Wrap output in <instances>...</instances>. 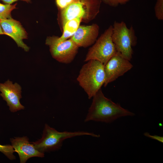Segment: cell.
Returning <instances> with one entry per match:
<instances>
[{
	"label": "cell",
	"instance_id": "6da1fadb",
	"mask_svg": "<svg viewBox=\"0 0 163 163\" xmlns=\"http://www.w3.org/2000/svg\"><path fill=\"white\" fill-rule=\"evenodd\" d=\"M93 97L92 102L84 120L85 122L93 121L110 123L120 117L133 116L135 115L106 97L101 88Z\"/></svg>",
	"mask_w": 163,
	"mask_h": 163
},
{
	"label": "cell",
	"instance_id": "7a4b0ae2",
	"mask_svg": "<svg viewBox=\"0 0 163 163\" xmlns=\"http://www.w3.org/2000/svg\"><path fill=\"white\" fill-rule=\"evenodd\" d=\"M88 61L82 66L77 80L90 99L104 85L105 74L102 63L93 59Z\"/></svg>",
	"mask_w": 163,
	"mask_h": 163
},
{
	"label": "cell",
	"instance_id": "3957f363",
	"mask_svg": "<svg viewBox=\"0 0 163 163\" xmlns=\"http://www.w3.org/2000/svg\"><path fill=\"white\" fill-rule=\"evenodd\" d=\"M102 0H73L64 9L60 10L62 28L68 21L80 18L82 22L88 23L99 14Z\"/></svg>",
	"mask_w": 163,
	"mask_h": 163
},
{
	"label": "cell",
	"instance_id": "277c9868",
	"mask_svg": "<svg viewBox=\"0 0 163 163\" xmlns=\"http://www.w3.org/2000/svg\"><path fill=\"white\" fill-rule=\"evenodd\" d=\"M83 135H89L97 138L100 136L99 135L84 131L59 132L46 124L41 138L35 142H32L37 150L44 153L60 149L63 141L66 139Z\"/></svg>",
	"mask_w": 163,
	"mask_h": 163
},
{
	"label": "cell",
	"instance_id": "5b68a950",
	"mask_svg": "<svg viewBox=\"0 0 163 163\" xmlns=\"http://www.w3.org/2000/svg\"><path fill=\"white\" fill-rule=\"evenodd\" d=\"M112 41L117 52L130 61L133 54V47L137 43V37L133 26L128 28L125 22L115 21L112 25Z\"/></svg>",
	"mask_w": 163,
	"mask_h": 163
},
{
	"label": "cell",
	"instance_id": "8992f818",
	"mask_svg": "<svg viewBox=\"0 0 163 163\" xmlns=\"http://www.w3.org/2000/svg\"><path fill=\"white\" fill-rule=\"evenodd\" d=\"M113 27L110 25L91 47L85 60H97L104 65L117 52L112 38Z\"/></svg>",
	"mask_w": 163,
	"mask_h": 163
},
{
	"label": "cell",
	"instance_id": "52a82bcc",
	"mask_svg": "<svg viewBox=\"0 0 163 163\" xmlns=\"http://www.w3.org/2000/svg\"><path fill=\"white\" fill-rule=\"evenodd\" d=\"M46 44L50 47L53 57L59 62L68 64L72 62L77 55L79 47L70 38L59 41L56 36L47 37Z\"/></svg>",
	"mask_w": 163,
	"mask_h": 163
},
{
	"label": "cell",
	"instance_id": "ba28073f",
	"mask_svg": "<svg viewBox=\"0 0 163 163\" xmlns=\"http://www.w3.org/2000/svg\"><path fill=\"white\" fill-rule=\"evenodd\" d=\"M133 65L130 61L125 58L117 52L104 65L105 81L104 85L106 87L119 77L130 70Z\"/></svg>",
	"mask_w": 163,
	"mask_h": 163
},
{
	"label": "cell",
	"instance_id": "9c48e42d",
	"mask_svg": "<svg viewBox=\"0 0 163 163\" xmlns=\"http://www.w3.org/2000/svg\"><path fill=\"white\" fill-rule=\"evenodd\" d=\"M21 87L16 83L14 84L8 80L4 83H0V96L5 101L12 112H15L24 109L20 102L22 97Z\"/></svg>",
	"mask_w": 163,
	"mask_h": 163
},
{
	"label": "cell",
	"instance_id": "30bf717a",
	"mask_svg": "<svg viewBox=\"0 0 163 163\" xmlns=\"http://www.w3.org/2000/svg\"><path fill=\"white\" fill-rule=\"evenodd\" d=\"M1 24L5 35L12 38L18 47L25 51H29V47L23 41L24 39L27 38V34L20 22L11 18L1 19Z\"/></svg>",
	"mask_w": 163,
	"mask_h": 163
},
{
	"label": "cell",
	"instance_id": "8fae6325",
	"mask_svg": "<svg viewBox=\"0 0 163 163\" xmlns=\"http://www.w3.org/2000/svg\"><path fill=\"white\" fill-rule=\"evenodd\" d=\"M10 141L15 152L18 155L21 163H26L32 157L43 158L44 156V153L37 150L26 136L11 138Z\"/></svg>",
	"mask_w": 163,
	"mask_h": 163
},
{
	"label": "cell",
	"instance_id": "7c38bea8",
	"mask_svg": "<svg viewBox=\"0 0 163 163\" xmlns=\"http://www.w3.org/2000/svg\"><path fill=\"white\" fill-rule=\"evenodd\" d=\"M99 27L96 24L79 26L74 34L70 38L79 47H87L94 44L97 39Z\"/></svg>",
	"mask_w": 163,
	"mask_h": 163
},
{
	"label": "cell",
	"instance_id": "4fadbf2b",
	"mask_svg": "<svg viewBox=\"0 0 163 163\" xmlns=\"http://www.w3.org/2000/svg\"><path fill=\"white\" fill-rule=\"evenodd\" d=\"M82 22L80 18H75L67 21L62 28L63 33L60 37L56 36L59 41H63L71 37L75 33Z\"/></svg>",
	"mask_w": 163,
	"mask_h": 163
},
{
	"label": "cell",
	"instance_id": "5bb4252c",
	"mask_svg": "<svg viewBox=\"0 0 163 163\" xmlns=\"http://www.w3.org/2000/svg\"><path fill=\"white\" fill-rule=\"evenodd\" d=\"M16 5V3L11 5L0 3V19H6L11 18V12L17 8Z\"/></svg>",
	"mask_w": 163,
	"mask_h": 163
},
{
	"label": "cell",
	"instance_id": "9a60e30c",
	"mask_svg": "<svg viewBox=\"0 0 163 163\" xmlns=\"http://www.w3.org/2000/svg\"><path fill=\"white\" fill-rule=\"evenodd\" d=\"M0 152L11 160L16 158L13 154L15 151L11 145H2L0 144Z\"/></svg>",
	"mask_w": 163,
	"mask_h": 163
},
{
	"label": "cell",
	"instance_id": "2e32d148",
	"mask_svg": "<svg viewBox=\"0 0 163 163\" xmlns=\"http://www.w3.org/2000/svg\"><path fill=\"white\" fill-rule=\"evenodd\" d=\"M155 16L159 20H163V0H157L154 7Z\"/></svg>",
	"mask_w": 163,
	"mask_h": 163
},
{
	"label": "cell",
	"instance_id": "e0dca14e",
	"mask_svg": "<svg viewBox=\"0 0 163 163\" xmlns=\"http://www.w3.org/2000/svg\"><path fill=\"white\" fill-rule=\"evenodd\" d=\"M132 0H102V2L110 6L116 7L119 5H123Z\"/></svg>",
	"mask_w": 163,
	"mask_h": 163
},
{
	"label": "cell",
	"instance_id": "ac0fdd59",
	"mask_svg": "<svg viewBox=\"0 0 163 163\" xmlns=\"http://www.w3.org/2000/svg\"><path fill=\"white\" fill-rule=\"evenodd\" d=\"M73 0H55L56 4L59 10H62L69 4Z\"/></svg>",
	"mask_w": 163,
	"mask_h": 163
},
{
	"label": "cell",
	"instance_id": "d6986e66",
	"mask_svg": "<svg viewBox=\"0 0 163 163\" xmlns=\"http://www.w3.org/2000/svg\"><path fill=\"white\" fill-rule=\"evenodd\" d=\"M144 135L145 136L152 139L156 140L161 142H163V137L156 135H151L147 132L144 133Z\"/></svg>",
	"mask_w": 163,
	"mask_h": 163
},
{
	"label": "cell",
	"instance_id": "ffe728a7",
	"mask_svg": "<svg viewBox=\"0 0 163 163\" xmlns=\"http://www.w3.org/2000/svg\"><path fill=\"white\" fill-rule=\"evenodd\" d=\"M2 1L5 4H11L17 1L21 0L24 1L27 3H30L31 2V0H0Z\"/></svg>",
	"mask_w": 163,
	"mask_h": 163
},
{
	"label": "cell",
	"instance_id": "44dd1931",
	"mask_svg": "<svg viewBox=\"0 0 163 163\" xmlns=\"http://www.w3.org/2000/svg\"><path fill=\"white\" fill-rule=\"evenodd\" d=\"M1 19H0V35L1 34H4L5 35L4 33L3 32L2 29V28L1 24Z\"/></svg>",
	"mask_w": 163,
	"mask_h": 163
}]
</instances>
